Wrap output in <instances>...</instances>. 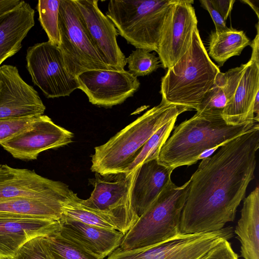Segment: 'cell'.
I'll use <instances>...</instances> for the list:
<instances>
[{
	"label": "cell",
	"instance_id": "1",
	"mask_svg": "<svg viewBox=\"0 0 259 259\" xmlns=\"http://www.w3.org/2000/svg\"><path fill=\"white\" fill-rule=\"evenodd\" d=\"M259 125L202 159L189 181L181 217L182 234L220 230L233 222L254 178Z\"/></svg>",
	"mask_w": 259,
	"mask_h": 259
},
{
	"label": "cell",
	"instance_id": "2",
	"mask_svg": "<svg viewBox=\"0 0 259 259\" xmlns=\"http://www.w3.org/2000/svg\"><path fill=\"white\" fill-rule=\"evenodd\" d=\"M254 122L242 125L228 124L222 115L196 113L174 127L172 134L162 146L157 161L174 170L195 164L206 151L220 147L258 126Z\"/></svg>",
	"mask_w": 259,
	"mask_h": 259
},
{
	"label": "cell",
	"instance_id": "3",
	"mask_svg": "<svg viewBox=\"0 0 259 259\" xmlns=\"http://www.w3.org/2000/svg\"><path fill=\"white\" fill-rule=\"evenodd\" d=\"M188 110L186 107L161 100L159 104L147 110L106 143L96 147L92 156L91 169L101 175L125 172L158 130Z\"/></svg>",
	"mask_w": 259,
	"mask_h": 259
},
{
	"label": "cell",
	"instance_id": "4",
	"mask_svg": "<svg viewBox=\"0 0 259 259\" xmlns=\"http://www.w3.org/2000/svg\"><path fill=\"white\" fill-rule=\"evenodd\" d=\"M220 72L208 56L197 28L188 51L161 79L162 100L197 110Z\"/></svg>",
	"mask_w": 259,
	"mask_h": 259
},
{
	"label": "cell",
	"instance_id": "5",
	"mask_svg": "<svg viewBox=\"0 0 259 259\" xmlns=\"http://www.w3.org/2000/svg\"><path fill=\"white\" fill-rule=\"evenodd\" d=\"M189 181L177 186L171 181L124 235L119 247L131 250L150 246L181 234L182 212Z\"/></svg>",
	"mask_w": 259,
	"mask_h": 259
},
{
	"label": "cell",
	"instance_id": "6",
	"mask_svg": "<svg viewBox=\"0 0 259 259\" xmlns=\"http://www.w3.org/2000/svg\"><path fill=\"white\" fill-rule=\"evenodd\" d=\"M175 0H111L106 16L136 49L158 51L166 14Z\"/></svg>",
	"mask_w": 259,
	"mask_h": 259
},
{
	"label": "cell",
	"instance_id": "7",
	"mask_svg": "<svg viewBox=\"0 0 259 259\" xmlns=\"http://www.w3.org/2000/svg\"><path fill=\"white\" fill-rule=\"evenodd\" d=\"M136 174V169L105 175L95 172V177L90 180L94 189L90 197L79 198L78 202L112 221L124 235L139 217L131 199Z\"/></svg>",
	"mask_w": 259,
	"mask_h": 259
},
{
	"label": "cell",
	"instance_id": "8",
	"mask_svg": "<svg viewBox=\"0 0 259 259\" xmlns=\"http://www.w3.org/2000/svg\"><path fill=\"white\" fill-rule=\"evenodd\" d=\"M58 46L68 73L76 78L91 70H112L96 50L74 0H60Z\"/></svg>",
	"mask_w": 259,
	"mask_h": 259
},
{
	"label": "cell",
	"instance_id": "9",
	"mask_svg": "<svg viewBox=\"0 0 259 259\" xmlns=\"http://www.w3.org/2000/svg\"><path fill=\"white\" fill-rule=\"evenodd\" d=\"M233 235L230 226L213 232L181 233L144 248L123 250L118 247L107 259H208L214 248Z\"/></svg>",
	"mask_w": 259,
	"mask_h": 259
},
{
	"label": "cell",
	"instance_id": "10",
	"mask_svg": "<svg viewBox=\"0 0 259 259\" xmlns=\"http://www.w3.org/2000/svg\"><path fill=\"white\" fill-rule=\"evenodd\" d=\"M26 60L33 83L47 98L69 96L79 89L76 78L71 76L65 67L58 47L50 41L29 47Z\"/></svg>",
	"mask_w": 259,
	"mask_h": 259
},
{
	"label": "cell",
	"instance_id": "11",
	"mask_svg": "<svg viewBox=\"0 0 259 259\" xmlns=\"http://www.w3.org/2000/svg\"><path fill=\"white\" fill-rule=\"evenodd\" d=\"M192 0H175L164 18L158 42L161 66H174L191 45L197 29V19Z\"/></svg>",
	"mask_w": 259,
	"mask_h": 259
},
{
	"label": "cell",
	"instance_id": "12",
	"mask_svg": "<svg viewBox=\"0 0 259 259\" xmlns=\"http://www.w3.org/2000/svg\"><path fill=\"white\" fill-rule=\"evenodd\" d=\"M79 89L92 104L105 108L123 103L139 89L140 82L128 71L91 70L76 77Z\"/></svg>",
	"mask_w": 259,
	"mask_h": 259
},
{
	"label": "cell",
	"instance_id": "13",
	"mask_svg": "<svg viewBox=\"0 0 259 259\" xmlns=\"http://www.w3.org/2000/svg\"><path fill=\"white\" fill-rule=\"evenodd\" d=\"M77 197L65 183L43 177L34 170L0 164V200L21 197L73 200Z\"/></svg>",
	"mask_w": 259,
	"mask_h": 259
},
{
	"label": "cell",
	"instance_id": "14",
	"mask_svg": "<svg viewBox=\"0 0 259 259\" xmlns=\"http://www.w3.org/2000/svg\"><path fill=\"white\" fill-rule=\"evenodd\" d=\"M73 137L72 132L42 115L26 130L0 145L15 158L32 160L44 151L71 143Z\"/></svg>",
	"mask_w": 259,
	"mask_h": 259
},
{
	"label": "cell",
	"instance_id": "15",
	"mask_svg": "<svg viewBox=\"0 0 259 259\" xmlns=\"http://www.w3.org/2000/svg\"><path fill=\"white\" fill-rule=\"evenodd\" d=\"M45 110L37 91L22 79L16 67H0V119L37 117Z\"/></svg>",
	"mask_w": 259,
	"mask_h": 259
},
{
	"label": "cell",
	"instance_id": "16",
	"mask_svg": "<svg viewBox=\"0 0 259 259\" xmlns=\"http://www.w3.org/2000/svg\"><path fill=\"white\" fill-rule=\"evenodd\" d=\"M74 1L91 41L104 62L114 70H124L126 60L117 42L118 33L100 10L98 1Z\"/></svg>",
	"mask_w": 259,
	"mask_h": 259
},
{
	"label": "cell",
	"instance_id": "17",
	"mask_svg": "<svg viewBox=\"0 0 259 259\" xmlns=\"http://www.w3.org/2000/svg\"><path fill=\"white\" fill-rule=\"evenodd\" d=\"M60 226V220L0 212V258H14L26 242L36 237L49 236L58 231Z\"/></svg>",
	"mask_w": 259,
	"mask_h": 259
},
{
	"label": "cell",
	"instance_id": "18",
	"mask_svg": "<svg viewBox=\"0 0 259 259\" xmlns=\"http://www.w3.org/2000/svg\"><path fill=\"white\" fill-rule=\"evenodd\" d=\"M60 234L96 257L104 259L118 248L124 236L116 230L90 225L63 215Z\"/></svg>",
	"mask_w": 259,
	"mask_h": 259
},
{
	"label": "cell",
	"instance_id": "19",
	"mask_svg": "<svg viewBox=\"0 0 259 259\" xmlns=\"http://www.w3.org/2000/svg\"><path fill=\"white\" fill-rule=\"evenodd\" d=\"M245 64L234 95L222 114L229 125L256 122L253 109L255 97L259 93V58L251 56Z\"/></svg>",
	"mask_w": 259,
	"mask_h": 259
},
{
	"label": "cell",
	"instance_id": "20",
	"mask_svg": "<svg viewBox=\"0 0 259 259\" xmlns=\"http://www.w3.org/2000/svg\"><path fill=\"white\" fill-rule=\"evenodd\" d=\"M172 170L157 159L146 161L137 169L132 190V203L139 216L152 204L171 181Z\"/></svg>",
	"mask_w": 259,
	"mask_h": 259
},
{
	"label": "cell",
	"instance_id": "21",
	"mask_svg": "<svg viewBox=\"0 0 259 259\" xmlns=\"http://www.w3.org/2000/svg\"><path fill=\"white\" fill-rule=\"evenodd\" d=\"M34 25V10L24 1L0 16V67L19 51L23 40Z\"/></svg>",
	"mask_w": 259,
	"mask_h": 259
},
{
	"label": "cell",
	"instance_id": "22",
	"mask_svg": "<svg viewBox=\"0 0 259 259\" xmlns=\"http://www.w3.org/2000/svg\"><path fill=\"white\" fill-rule=\"evenodd\" d=\"M234 233L241 244L244 259H259V188L243 199L239 220Z\"/></svg>",
	"mask_w": 259,
	"mask_h": 259
},
{
	"label": "cell",
	"instance_id": "23",
	"mask_svg": "<svg viewBox=\"0 0 259 259\" xmlns=\"http://www.w3.org/2000/svg\"><path fill=\"white\" fill-rule=\"evenodd\" d=\"M73 200L24 197L1 200L0 212L38 219L60 220L64 206Z\"/></svg>",
	"mask_w": 259,
	"mask_h": 259
},
{
	"label": "cell",
	"instance_id": "24",
	"mask_svg": "<svg viewBox=\"0 0 259 259\" xmlns=\"http://www.w3.org/2000/svg\"><path fill=\"white\" fill-rule=\"evenodd\" d=\"M245 65V64H241L225 73L219 72L196 111L208 114L222 115L226 105L234 95Z\"/></svg>",
	"mask_w": 259,
	"mask_h": 259
},
{
	"label": "cell",
	"instance_id": "25",
	"mask_svg": "<svg viewBox=\"0 0 259 259\" xmlns=\"http://www.w3.org/2000/svg\"><path fill=\"white\" fill-rule=\"evenodd\" d=\"M250 44L243 31L228 27L222 31L211 33L208 54L222 66L230 58L240 55Z\"/></svg>",
	"mask_w": 259,
	"mask_h": 259
},
{
	"label": "cell",
	"instance_id": "26",
	"mask_svg": "<svg viewBox=\"0 0 259 259\" xmlns=\"http://www.w3.org/2000/svg\"><path fill=\"white\" fill-rule=\"evenodd\" d=\"M59 230L45 237L52 259H101L62 236Z\"/></svg>",
	"mask_w": 259,
	"mask_h": 259
},
{
	"label": "cell",
	"instance_id": "27",
	"mask_svg": "<svg viewBox=\"0 0 259 259\" xmlns=\"http://www.w3.org/2000/svg\"><path fill=\"white\" fill-rule=\"evenodd\" d=\"M177 118H174L158 130L146 142L137 158L125 172L137 169L143 163L157 159L160 150L174 130Z\"/></svg>",
	"mask_w": 259,
	"mask_h": 259
},
{
	"label": "cell",
	"instance_id": "28",
	"mask_svg": "<svg viewBox=\"0 0 259 259\" xmlns=\"http://www.w3.org/2000/svg\"><path fill=\"white\" fill-rule=\"evenodd\" d=\"M60 0H39L37 4L38 20L48 37L55 45L60 44L58 15Z\"/></svg>",
	"mask_w": 259,
	"mask_h": 259
},
{
	"label": "cell",
	"instance_id": "29",
	"mask_svg": "<svg viewBox=\"0 0 259 259\" xmlns=\"http://www.w3.org/2000/svg\"><path fill=\"white\" fill-rule=\"evenodd\" d=\"M128 71L136 77L149 75L161 65L155 53L143 49H136L126 58Z\"/></svg>",
	"mask_w": 259,
	"mask_h": 259
},
{
	"label": "cell",
	"instance_id": "30",
	"mask_svg": "<svg viewBox=\"0 0 259 259\" xmlns=\"http://www.w3.org/2000/svg\"><path fill=\"white\" fill-rule=\"evenodd\" d=\"M13 259H52L45 237H36L23 244Z\"/></svg>",
	"mask_w": 259,
	"mask_h": 259
},
{
	"label": "cell",
	"instance_id": "31",
	"mask_svg": "<svg viewBox=\"0 0 259 259\" xmlns=\"http://www.w3.org/2000/svg\"><path fill=\"white\" fill-rule=\"evenodd\" d=\"M37 117L0 119V144L26 130Z\"/></svg>",
	"mask_w": 259,
	"mask_h": 259
},
{
	"label": "cell",
	"instance_id": "32",
	"mask_svg": "<svg viewBox=\"0 0 259 259\" xmlns=\"http://www.w3.org/2000/svg\"><path fill=\"white\" fill-rule=\"evenodd\" d=\"M208 259H238L228 240H225L217 246Z\"/></svg>",
	"mask_w": 259,
	"mask_h": 259
},
{
	"label": "cell",
	"instance_id": "33",
	"mask_svg": "<svg viewBox=\"0 0 259 259\" xmlns=\"http://www.w3.org/2000/svg\"><path fill=\"white\" fill-rule=\"evenodd\" d=\"M201 6L206 10L210 15L215 25V32H219L226 29V21L218 11L215 8L210 0H200Z\"/></svg>",
	"mask_w": 259,
	"mask_h": 259
},
{
	"label": "cell",
	"instance_id": "34",
	"mask_svg": "<svg viewBox=\"0 0 259 259\" xmlns=\"http://www.w3.org/2000/svg\"><path fill=\"white\" fill-rule=\"evenodd\" d=\"M210 2L226 22L235 0H210Z\"/></svg>",
	"mask_w": 259,
	"mask_h": 259
},
{
	"label": "cell",
	"instance_id": "35",
	"mask_svg": "<svg viewBox=\"0 0 259 259\" xmlns=\"http://www.w3.org/2000/svg\"><path fill=\"white\" fill-rule=\"evenodd\" d=\"M22 0H0V16L18 6Z\"/></svg>",
	"mask_w": 259,
	"mask_h": 259
},
{
	"label": "cell",
	"instance_id": "36",
	"mask_svg": "<svg viewBox=\"0 0 259 259\" xmlns=\"http://www.w3.org/2000/svg\"><path fill=\"white\" fill-rule=\"evenodd\" d=\"M242 2L248 4L255 12L257 18H259V12H258V5H255L256 1H249V0H243L241 1Z\"/></svg>",
	"mask_w": 259,
	"mask_h": 259
},
{
	"label": "cell",
	"instance_id": "37",
	"mask_svg": "<svg viewBox=\"0 0 259 259\" xmlns=\"http://www.w3.org/2000/svg\"><path fill=\"white\" fill-rule=\"evenodd\" d=\"M4 259H13V258H4Z\"/></svg>",
	"mask_w": 259,
	"mask_h": 259
},
{
	"label": "cell",
	"instance_id": "38",
	"mask_svg": "<svg viewBox=\"0 0 259 259\" xmlns=\"http://www.w3.org/2000/svg\"><path fill=\"white\" fill-rule=\"evenodd\" d=\"M0 259H1V258H0Z\"/></svg>",
	"mask_w": 259,
	"mask_h": 259
}]
</instances>
